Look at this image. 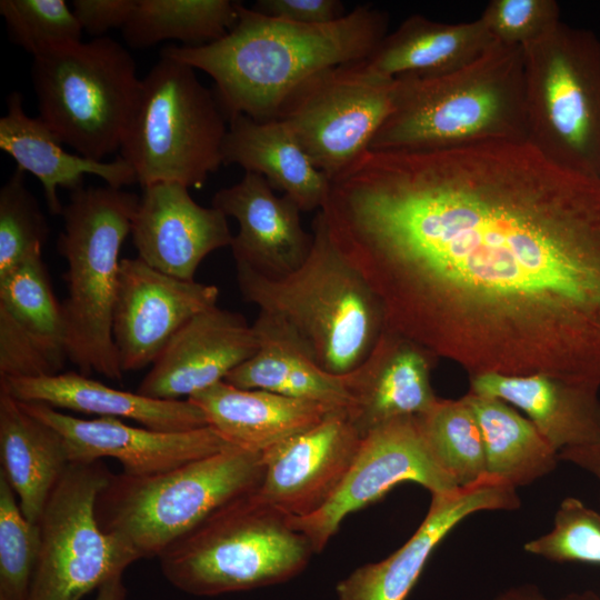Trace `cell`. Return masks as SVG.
Wrapping results in <instances>:
<instances>
[{
    "label": "cell",
    "mask_w": 600,
    "mask_h": 600,
    "mask_svg": "<svg viewBox=\"0 0 600 600\" xmlns=\"http://www.w3.org/2000/svg\"><path fill=\"white\" fill-rule=\"evenodd\" d=\"M321 212L386 329L470 377L600 389L599 178L529 141L368 151Z\"/></svg>",
    "instance_id": "6da1fadb"
},
{
    "label": "cell",
    "mask_w": 600,
    "mask_h": 600,
    "mask_svg": "<svg viewBox=\"0 0 600 600\" xmlns=\"http://www.w3.org/2000/svg\"><path fill=\"white\" fill-rule=\"evenodd\" d=\"M388 13L358 6L324 24H301L238 7L236 26L200 47L168 46L161 53L209 74L229 119L273 120L288 97L317 73L367 59L388 34Z\"/></svg>",
    "instance_id": "7a4b0ae2"
},
{
    "label": "cell",
    "mask_w": 600,
    "mask_h": 600,
    "mask_svg": "<svg viewBox=\"0 0 600 600\" xmlns=\"http://www.w3.org/2000/svg\"><path fill=\"white\" fill-rule=\"evenodd\" d=\"M494 141H528L522 48L497 40L452 72L394 79L392 111L369 151H436Z\"/></svg>",
    "instance_id": "3957f363"
},
{
    "label": "cell",
    "mask_w": 600,
    "mask_h": 600,
    "mask_svg": "<svg viewBox=\"0 0 600 600\" xmlns=\"http://www.w3.org/2000/svg\"><path fill=\"white\" fill-rule=\"evenodd\" d=\"M308 259L279 279L236 264L243 299L283 323L319 367L346 376L369 356L382 331L381 304L332 242L322 212L312 221Z\"/></svg>",
    "instance_id": "277c9868"
},
{
    "label": "cell",
    "mask_w": 600,
    "mask_h": 600,
    "mask_svg": "<svg viewBox=\"0 0 600 600\" xmlns=\"http://www.w3.org/2000/svg\"><path fill=\"white\" fill-rule=\"evenodd\" d=\"M140 198L122 188L81 187L63 207L57 241L66 259L68 296L62 311L68 360L79 372L122 381L112 337L120 251L131 234Z\"/></svg>",
    "instance_id": "5b68a950"
},
{
    "label": "cell",
    "mask_w": 600,
    "mask_h": 600,
    "mask_svg": "<svg viewBox=\"0 0 600 600\" xmlns=\"http://www.w3.org/2000/svg\"><path fill=\"white\" fill-rule=\"evenodd\" d=\"M262 477V454L236 446L157 474L113 473L98 494L96 519L137 560L159 558L218 510L254 492Z\"/></svg>",
    "instance_id": "8992f818"
},
{
    "label": "cell",
    "mask_w": 600,
    "mask_h": 600,
    "mask_svg": "<svg viewBox=\"0 0 600 600\" xmlns=\"http://www.w3.org/2000/svg\"><path fill=\"white\" fill-rule=\"evenodd\" d=\"M314 553L288 516L254 492L224 506L158 558L163 577L197 597L248 591L298 576Z\"/></svg>",
    "instance_id": "52a82bcc"
},
{
    "label": "cell",
    "mask_w": 600,
    "mask_h": 600,
    "mask_svg": "<svg viewBox=\"0 0 600 600\" xmlns=\"http://www.w3.org/2000/svg\"><path fill=\"white\" fill-rule=\"evenodd\" d=\"M191 66L161 53L141 80L120 157L142 187L201 188L222 161L226 114Z\"/></svg>",
    "instance_id": "ba28073f"
},
{
    "label": "cell",
    "mask_w": 600,
    "mask_h": 600,
    "mask_svg": "<svg viewBox=\"0 0 600 600\" xmlns=\"http://www.w3.org/2000/svg\"><path fill=\"white\" fill-rule=\"evenodd\" d=\"M39 118L61 143L102 161L122 144L140 94L130 52L109 37L33 56Z\"/></svg>",
    "instance_id": "9c48e42d"
},
{
    "label": "cell",
    "mask_w": 600,
    "mask_h": 600,
    "mask_svg": "<svg viewBox=\"0 0 600 600\" xmlns=\"http://www.w3.org/2000/svg\"><path fill=\"white\" fill-rule=\"evenodd\" d=\"M521 48L528 141L600 179V40L560 22Z\"/></svg>",
    "instance_id": "30bf717a"
},
{
    "label": "cell",
    "mask_w": 600,
    "mask_h": 600,
    "mask_svg": "<svg viewBox=\"0 0 600 600\" xmlns=\"http://www.w3.org/2000/svg\"><path fill=\"white\" fill-rule=\"evenodd\" d=\"M112 474L101 460L66 469L37 522L40 548L29 600H81L137 561L96 519L98 494Z\"/></svg>",
    "instance_id": "8fae6325"
},
{
    "label": "cell",
    "mask_w": 600,
    "mask_h": 600,
    "mask_svg": "<svg viewBox=\"0 0 600 600\" xmlns=\"http://www.w3.org/2000/svg\"><path fill=\"white\" fill-rule=\"evenodd\" d=\"M393 84L394 80L376 77L357 62L329 68L299 86L277 119L332 181L369 151L392 111Z\"/></svg>",
    "instance_id": "7c38bea8"
},
{
    "label": "cell",
    "mask_w": 600,
    "mask_h": 600,
    "mask_svg": "<svg viewBox=\"0 0 600 600\" xmlns=\"http://www.w3.org/2000/svg\"><path fill=\"white\" fill-rule=\"evenodd\" d=\"M416 482L430 493L459 488L430 452L418 416L394 419L370 431L339 488L318 511L289 523L320 552L350 513L379 500L397 484Z\"/></svg>",
    "instance_id": "4fadbf2b"
},
{
    "label": "cell",
    "mask_w": 600,
    "mask_h": 600,
    "mask_svg": "<svg viewBox=\"0 0 600 600\" xmlns=\"http://www.w3.org/2000/svg\"><path fill=\"white\" fill-rule=\"evenodd\" d=\"M219 288L166 274L139 258L121 259L112 337L124 372L152 366L192 317L216 307Z\"/></svg>",
    "instance_id": "5bb4252c"
},
{
    "label": "cell",
    "mask_w": 600,
    "mask_h": 600,
    "mask_svg": "<svg viewBox=\"0 0 600 600\" xmlns=\"http://www.w3.org/2000/svg\"><path fill=\"white\" fill-rule=\"evenodd\" d=\"M517 489L484 474L450 491L432 493L428 512L414 533L386 559L361 566L338 582V600H406L429 558L460 522L481 511L514 510Z\"/></svg>",
    "instance_id": "9a60e30c"
},
{
    "label": "cell",
    "mask_w": 600,
    "mask_h": 600,
    "mask_svg": "<svg viewBox=\"0 0 600 600\" xmlns=\"http://www.w3.org/2000/svg\"><path fill=\"white\" fill-rule=\"evenodd\" d=\"M361 440L346 409L332 410L316 426L262 453L263 477L254 496L286 516L314 513L339 488Z\"/></svg>",
    "instance_id": "2e32d148"
},
{
    "label": "cell",
    "mask_w": 600,
    "mask_h": 600,
    "mask_svg": "<svg viewBox=\"0 0 600 600\" xmlns=\"http://www.w3.org/2000/svg\"><path fill=\"white\" fill-rule=\"evenodd\" d=\"M20 402L29 413L61 434L70 463L109 457L119 461L122 472L129 476L166 472L231 446L210 426L188 431H158L130 426L117 418L87 420L44 403Z\"/></svg>",
    "instance_id": "e0dca14e"
},
{
    "label": "cell",
    "mask_w": 600,
    "mask_h": 600,
    "mask_svg": "<svg viewBox=\"0 0 600 600\" xmlns=\"http://www.w3.org/2000/svg\"><path fill=\"white\" fill-rule=\"evenodd\" d=\"M67 360L62 304L36 256L0 277V380L54 376Z\"/></svg>",
    "instance_id": "ac0fdd59"
},
{
    "label": "cell",
    "mask_w": 600,
    "mask_h": 600,
    "mask_svg": "<svg viewBox=\"0 0 600 600\" xmlns=\"http://www.w3.org/2000/svg\"><path fill=\"white\" fill-rule=\"evenodd\" d=\"M259 348L258 336L242 314L209 308L173 336L137 392L153 399L180 400L224 381Z\"/></svg>",
    "instance_id": "d6986e66"
},
{
    "label": "cell",
    "mask_w": 600,
    "mask_h": 600,
    "mask_svg": "<svg viewBox=\"0 0 600 600\" xmlns=\"http://www.w3.org/2000/svg\"><path fill=\"white\" fill-rule=\"evenodd\" d=\"M227 218L214 207L197 203L182 184L143 188L131 230L138 258L166 274L194 280L208 254L231 246Z\"/></svg>",
    "instance_id": "ffe728a7"
},
{
    "label": "cell",
    "mask_w": 600,
    "mask_h": 600,
    "mask_svg": "<svg viewBox=\"0 0 600 600\" xmlns=\"http://www.w3.org/2000/svg\"><path fill=\"white\" fill-rule=\"evenodd\" d=\"M212 207L239 224L230 246L236 264L279 279L308 259L313 234L303 229L301 210L287 196L278 197L264 177L246 172L239 182L214 193Z\"/></svg>",
    "instance_id": "44dd1931"
},
{
    "label": "cell",
    "mask_w": 600,
    "mask_h": 600,
    "mask_svg": "<svg viewBox=\"0 0 600 600\" xmlns=\"http://www.w3.org/2000/svg\"><path fill=\"white\" fill-rule=\"evenodd\" d=\"M437 358L384 328L366 360L346 374L349 421L361 438L394 419L427 412L439 399L430 373Z\"/></svg>",
    "instance_id": "7402d4cb"
},
{
    "label": "cell",
    "mask_w": 600,
    "mask_h": 600,
    "mask_svg": "<svg viewBox=\"0 0 600 600\" xmlns=\"http://www.w3.org/2000/svg\"><path fill=\"white\" fill-rule=\"evenodd\" d=\"M0 390L23 402L117 419H130L158 431H188L208 426L202 411L188 399L161 400L123 391L80 372L3 379Z\"/></svg>",
    "instance_id": "603a6c76"
},
{
    "label": "cell",
    "mask_w": 600,
    "mask_h": 600,
    "mask_svg": "<svg viewBox=\"0 0 600 600\" xmlns=\"http://www.w3.org/2000/svg\"><path fill=\"white\" fill-rule=\"evenodd\" d=\"M469 391L523 411L558 452L600 442V389L543 374L484 373L470 377Z\"/></svg>",
    "instance_id": "cb8c5ba5"
},
{
    "label": "cell",
    "mask_w": 600,
    "mask_h": 600,
    "mask_svg": "<svg viewBox=\"0 0 600 600\" xmlns=\"http://www.w3.org/2000/svg\"><path fill=\"white\" fill-rule=\"evenodd\" d=\"M188 400L229 444L261 454L337 410L266 390L237 388L226 381Z\"/></svg>",
    "instance_id": "d4e9b609"
},
{
    "label": "cell",
    "mask_w": 600,
    "mask_h": 600,
    "mask_svg": "<svg viewBox=\"0 0 600 600\" xmlns=\"http://www.w3.org/2000/svg\"><path fill=\"white\" fill-rule=\"evenodd\" d=\"M7 102L8 111L0 118V149L16 161L17 168L41 182L52 214H61L63 210L58 189L74 191L83 187L86 174L97 176L113 188L137 182L132 168L120 156L106 162L67 152L40 118L24 112L21 93L11 92Z\"/></svg>",
    "instance_id": "484cf974"
},
{
    "label": "cell",
    "mask_w": 600,
    "mask_h": 600,
    "mask_svg": "<svg viewBox=\"0 0 600 600\" xmlns=\"http://www.w3.org/2000/svg\"><path fill=\"white\" fill-rule=\"evenodd\" d=\"M223 164L258 173L301 210L319 211L328 200L331 181L311 162L291 130L279 119L258 121L244 114L228 120Z\"/></svg>",
    "instance_id": "4316f807"
},
{
    "label": "cell",
    "mask_w": 600,
    "mask_h": 600,
    "mask_svg": "<svg viewBox=\"0 0 600 600\" xmlns=\"http://www.w3.org/2000/svg\"><path fill=\"white\" fill-rule=\"evenodd\" d=\"M494 41L480 19L443 23L412 14L357 64L390 80L437 77L474 61Z\"/></svg>",
    "instance_id": "83f0119b"
},
{
    "label": "cell",
    "mask_w": 600,
    "mask_h": 600,
    "mask_svg": "<svg viewBox=\"0 0 600 600\" xmlns=\"http://www.w3.org/2000/svg\"><path fill=\"white\" fill-rule=\"evenodd\" d=\"M259 340L257 352L232 370L226 382L241 389H259L281 396L346 409L344 376L327 372L310 357L294 334L273 317L259 312L252 324Z\"/></svg>",
    "instance_id": "f1b7e54d"
},
{
    "label": "cell",
    "mask_w": 600,
    "mask_h": 600,
    "mask_svg": "<svg viewBox=\"0 0 600 600\" xmlns=\"http://www.w3.org/2000/svg\"><path fill=\"white\" fill-rule=\"evenodd\" d=\"M0 472L14 490L23 516L37 523L70 464L61 434L0 390Z\"/></svg>",
    "instance_id": "f546056e"
},
{
    "label": "cell",
    "mask_w": 600,
    "mask_h": 600,
    "mask_svg": "<svg viewBox=\"0 0 600 600\" xmlns=\"http://www.w3.org/2000/svg\"><path fill=\"white\" fill-rule=\"evenodd\" d=\"M464 396L481 430L488 474L517 489L557 468L559 452L512 406L471 391Z\"/></svg>",
    "instance_id": "4dcf8cb0"
},
{
    "label": "cell",
    "mask_w": 600,
    "mask_h": 600,
    "mask_svg": "<svg viewBox=\"0 0 600 600\" xmlns=\"http://www.w3.org/2000/svg\"><path fill=\"white\" fill-rule=\"evenodd\" d=\"M239 1L138 0L122 28L126 43L144 49L166 40L200 47L222 39L238 21Z\"/></svg>",
    "instance_id": "1f68e13d"
},
{
    "label": "cell",
    "mask_w": 600,
    "mask_h": 600,
    "mask_svg": "<svg viewBox=\"0 0 600 600\" xmlns=\"http://www.w3.org/2000/svg\"><path fill=\"white\" fill-rule=\"evenodd\" d=\"M418 420L430 452L457 486L487 474L481 430L466 396L439 398Z\"/></svg>",
    "instance_id": "d6a6232c"
},
{
    "label": "cell",
    "mask_w": 600,
    "mask_h": 600,
    "mask_svg": "<svg viewBox=\"0 0 600 600\" xmlns=\"http://www.w3.org/2000/svg\"><path fill=\"white\" fill-rule=\"evenodd\" d=\"M39 548L38 524L23 516L14 490L0 472V600H29Z\"/></svg>",
    "instance_id": "836d02e7"
},
{
    "label": "cell",
    "mask_w": 600,
    "mask_h": 600,
    "mask_svg": "<svg viewBox=\"0 0 600 600\" xmlns=\"http://www.w3.org/2000/svg\"><path fill=\"white\" fill-rule=\"evenodd\" d=\"M49 227L28 190L24 171L16 168L0 190V277L42 254Z\"/></svg>",
    "instance_id": "e575fe53"
},
{
    "label": "cell",
    "mask_w": 600,
    "mask_h": 600,
    "mask_svg": "<svg viewBox=\"0 0 600 600\" xmlns=\"http://www.w3.org/2000/svg\"><path fill=\"white\" fill-rule=\"evenodd\" d=\"M11 40L33 56L81 40L82 29L63 0H1Z\"/></svg>",
    "instance_id": "d590c367"
},
{
    "label": "cell",
    "mask_w": 600,
    "mask_h": 600,
    "mask_svg": "<svg viewBox=\"0 0 600 600\" xmlns=\"http://www.w3.org/2000/svg\"><path fill=\"white\" fill-rule=\"evenodd\" d=\"M523 550L551 562L600 566V512L567 497L554 513L552 529L526 542Z\"/></svg>",
    "instance_id": "8d00e7d4"
},
{
    "label": "cell",
    "mask_w": 600,
    "mask_h": 600,
    "mask_svg": "<svg viewBox=\"0 0 600 600\" xmlns=\"http://www.w3.org/2000/svg\"><path fill=\"white\" fill-rule=\"evenodd\" d=\"M494 40L524 46L560 23V7L553 0H492L479 18Z\"/></svg>",
    "instance_id": "74e56055"
},
{
    "label": "cell",
    "mask_w": 600,
    "mask_h": 600,
    "mask_svg": "<svg viewBox=\"0 0 600 600\" xmlns=\"http://www.w3.org/2000/svg\"><path fill=\"white\" fill-rule=\"evenodd\" d=\"M253 9L301 24L330 23L347 14L338 0H259Z\"/></svg>",
    "instance_id": "f35d334b"
},
{
    "label": "cell",
    "mask_w": 600,
    "mask_h": 600,
    "mask_svg": "<svg viewBox=\"0 0 600 600\" xmlns=\"http://www.w3.org/2000/svg\"><path fill=\"white\" fill-rule=\"evenodd\" d=\"M138 0H73L71 9L82 31L94 38L112 28H123L132 17Z\"/></svg>",
    "instance_id": "ab89813d"
},
{
    "label": "cell",
    "mask_w": 600,
    "mask_h": 600,
    "mask_svg": "<svg viewBox=\"0 0 600 600\" xmlns=\"http://www.w3.org/2000/svg\"><path fill=\"white\" fill-rule=\"evenodd\" d=\"M494 600H600V596L593 590H583L567 593L558 599H550L538 586L521 583L504 589Z\"/></svg>",
    "instance_id": "60d3db41"
},
{
    "label": "cell",
    "mask_w": 600,
    "mask_h": 600,
    "mask_svg": "<svg viewBox=\"0 0 600 600\" xmlns=\"http://www.w3.org/2000/svg\"><path fill=\"white\" fill-rule=\"evenodd\" d=\"M559 460L571 463L591 474L600 488V442L564 449L559 452Z\"/></svg>",
    "instance_id": "b9f144b4"
},
{
    "label": "cell",
    "mask_w": 600,
    "mask_h": 600,
    "mask_svg": "<svg viewBox=\"0 0 600 600\" xmlns=\"http://www.w3.org/2000/svg\"><path fill=\"white\" fill-rule=\"evenodd\" d=\"M94 600H127V589L122 580V574L107 580L97 590Z\"/></svg>",
    "instance_id": "7bdbcfd3"
}]
</instances>
